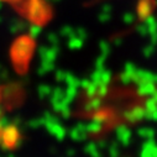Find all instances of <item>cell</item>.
Here are the masks:
<instances>
[{"mask_svg": "<svg viewBox=\"0 0 157 157\" xmlns=\"http://www.w3.org/2000/svg\"><path fill=\"white\" fill-rule=\"evenodd\" d=\"M0 2H5V3H14V2H19V0H0Z\"/></svg>", "mask_w": 157, "mask_h": 157, "instance_id": "cell-1", "label": "cell"}]
</instances>
